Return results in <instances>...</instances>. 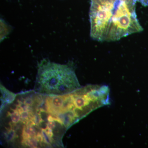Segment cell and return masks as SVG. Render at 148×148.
<instances>
[{
	"mask_svg": "<svg viewBox=\"0 0 148 148\" xmlns=\"http://www.w3.org/2000/svg\"><path fill=\"white\" fill-rule=\"evenodd\" d=\"M134 1L91 0V38L98 41H115L142 32Z\"/></svg>",
	"mask_w": 148,
	"mask_h": 148,
	"instance_id": "1",
	"label": "cell"
},
{
	"mask_svg": "<svg viewBox=\"0 0 148 148\" xmlns=\"http://www.w3.org/2000/svg\"><path fill=\"white\" fill-rule=\"evenodd\" d=\"M35 91L48 95L68 94L81 87L72 62L61 64L43 59L38 64Z\"/></svg>",
	"mask_w": 148,
	"mask_h": 148,
	"instance_id": "2",
	"label": "cell"
},
{
	"mask_svg": "<svg viewBox=\"0 0 148 148\" xmlns=\"http://www.w3.org/2000/svg\"><path fill=\"white\" fill-rule=\"evenodd\" d=\"M1 109L12 103L15 99L16 95V94L7 89L1 85Z\"/></svg>",
	"mask_w": 148,
	"mask_h": 148,
	"instance_id": "3",
	"label": "cell"
},
{
	"mask_svg": "<svg viewBox=\"0 0 148 148\" xmlns=\"http://www.w3.org/2000/svg\"><path fill=\"white\" fill-rule=\"evenodd\" d=\"M10 29L3 19H1V40L2 41L9 33Z\"/></svg>",
	"mask_w": 148,
	"mask_h": 148,
	"instance_id": "4",
	"label": "cell"
}]
</instances>
